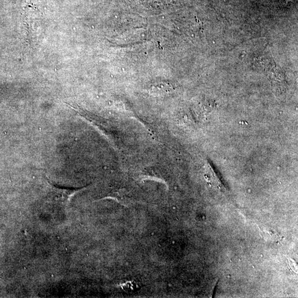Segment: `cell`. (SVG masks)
<instances>
[{
	"label": "cell",
	"mask_w": 298,
	"mask_h": 298,
	"mask_svg": "<svg viewBox=\"0 0 298 298\" xmlns=\"http://www.w3.org/2000/svg\"><path fill=\"white\" fill-rule=\"evenodd\" d=\"M50 184L51 187V193L52 197L64 206H67L68 205L72 196L77 192L83 189V188L61 187L53 184L52 182L50 183Z\"/></svg>",
	"instance_id": "6da1fadb"
}]
</instances>
